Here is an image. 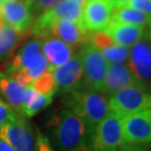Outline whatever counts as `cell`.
Returning <instances> with one entry per match:
<instances>
[{"instance_id":"1","label":"cell","mask_w":151,"mask_h":151,"mask_svg":"<svg viewBox=\"0 0 151 151\" xmlns=\"http://www.w3.org/2000/svg\"><path fill=\"white\" fill-rule=\"evenodd\" d=\"M93 130L69 109H62L50 122L49 139L55 151H75L87 146Z\"/></svg>"},{"instance_id":"2","label":"cell","mask_w":151,"mask_h":151,"mask_svg":"<svg viewBox=\"0 0 151 151\" xmlns=\"http://www.w3.org/2000/svg\"><path fill=\"white\" fill-rule=\"evenodd\" d=\"M65 105V108L78 115L93 131L110 112L106 95L89 89H76L67 93Z\"/></svg>"},{"instance_id":"3","label":"cell","mask_w":151,"mask_h":151,"mask_svg":"<svg viewBox=\"0 0 151 151\" xmlns=\"http://www.w3.org/2000/svg\"><path fill=\"white\" fill-rule=\"evenodd\" d=\"M109 107L122 118L151 108V86L139 83L119 89L110 95Z\"/></svg>"},{"instance_id":"4","label":"cell","mask_w":151,"mask_h":151,"mask_svg":"<svg viewBox=\"0 0 151 151\" xmlns=\"http://www.w3.org/2000/svg\"><path fill=\"white\" fill-rule=\"evenodd\" d=\"M123 118L110 111L93 131L89 148L94 151H119L124 145Z\"/></svg>"},{"instance_id":"5","label":"cell","mask_w":151,"mask_h":151,"mask_svg":"<svg viewBox=\"0 0 151 151\" xmlns=\"http://www.w3.org/2000/svg\"><path fill=\"white\" fill-rule=\"evenodd\" d=\"M83 7L84 6L75 0H62L49 10L41 13L31 27V33L39 38L43 37L48 25L62 18L69 19L86 29L83 24Z\"/></svg>"},{"instance_id":"6","label":"cell","mask_w":151,"mask_h":151,"mask_svg":"<svg viewBox=\"0 0 151 151\" xmlns=\"http://www.w3.org/2000/svg\"><path fill=\"white\" fill-rule=\"evenodd\" d=\"M86 89L101 92L108 62L98 48L88 44L79 53Z\"/></svg>"},{"instance_id":"7","label":"cell","mask_w":151,"mask_h":151,"mask_svg":"<svg viewBox=\"0 0 151 151\" xmlns=\"http://www.w3.org/2000/svg\"><path fill=\"white\" fill-rule=\"evenodd\" d=\"M0 139L16 151H36V136L24 115L19 114L15 121L1 125Z\"/></svg>"},{"instance_id":"8","label":"cell","mask_w":151,"mask_h":151,"mask_svg":"<svg viewBox=\"0 0 151 151\" xmlns=\"http://www.w3.org/2000/svg\"><path fill=\"white\" fill-rule=\"evenodd\" d=\"M125 144H151V108L123 118Z\"/></svg>"},{"instance_id":"9","label":"cell","mask_w":151,"mask_h":151,"mask_svg":"<svg viewBox=\"0 0 151 151\" xmlns=\"http://www.w3.org/2000/svg\"><path fill=\"white\" fill-rule=\"evenodd\" d=\"M52 74L56 83V93L67 94L78 89L83 79V66L80 55H74L63 65L53 69Z\"/></svg>"},{"instance_id":"10","label":"cell","mask_w":151,"mask_h":151,"mask_svg":"<svg viewBox=\"0 0 151 151\" xmlns=\"http://www.w3.org/2000/svg\"><path fill=\"white\" fill-rule=\"evenodd\" d=\"M112 0H87L83 7V24L87 31H101L111 21Z\"/></svg>"},{"instance_id":"11","label":"cell","mask_w":151,"mask_h":151,"mask_svg":"<svg viewBox=\"0 0 151 151\" xmlns=\"http://www.w3.org/2000/svg\"><path fill=\"white\" fill-rule=\"evenodd\" d=\"M0 17L21 32L27 31L32 24V13L25 0H6L0 5Z\"/></svg>"},{"instance_id":"12","label":"cell","mask_w":151,"mask_h":151,"mask_svg":"<svg viewBox=\"0 0 151 151\" xmlns=\"http://www.w3.org/2000/svg\"><path fill=\"white\" fill-rule=\"evenodd\" d=\"M87 32L88 31L75 22L66 18H62L52 22L48 25L43 37H56L73 47L76 45L83 44L89 39Z\"/></svg>"},{"instance_id":"13","label":"cell","mask_w":151,"mask_h":151,"mask_svg":"<svg viewBox=\"0 0 151 151\" xmlns=\"http://www.w3.org/2000/svg\"><path fill=\"white\" fill-rule=\"evenodd\" d=\"M131 48L128 65L134 75L146 84L151 80V45L142 37Z\"/></svg>"},{"instance_id":"14","label":"cell","mask_w":151,"mask_h":151,"mask_svg":"<svg viewBox=\"0 0 151 151\" xmlns=\"http://www.w3.org/2000/svg\"><path fill=\"white\" fill-rule=\"evenodd\" d=\"M139 83L142 82L134 75L129 65L125 63H108L101 93L111 95L121 88Z\"/></svg>"},{"instance_id":"15","label":"cell","mask_w":151,"mask_h":151,"mask_svg":"<svg viewBox=\"0 0 151 151\" xmlns=\"http://www.w3.org/2000/svg\"><path fill=\"white\" fill-rule=\"evenodd\" d=\"M90 41L101 51L108 63H126L129 59L130 48L116 43L104 30L93 32Z\"/></svg>"},{"instance_id":"16","label":"cell","mask_w":151,"mask_h":151,"mask_svg":"<svg viewBox=\"0 0 151 151\" xmlns=\"http://www.w3.org/2000/svg\"><path fill=\"white\" fill-rule=\"evenodd\" d=\"M41 51L48 62V70L52 71L56 67L63 65L73 56V48L63 41L53 36L41 38Z\"/></svg>"},{"instance_id":"17","label":"cell","mask_w":151,"mask_h":151,"mask_svg":"<svg viewBox=\"0 0 151 151\" xmlns=\"http://www.w3.org/2000/svg\"><path fill=\"white\" fill-rule=\"evenodd\" d=\"M104 31L106 32L116 43L131 48L144 36L145 27L110 21Z\"/></svg>"},{"instance_id":"18","label":"cell","mask_w":151,"mask_h":151,"mask_svg":"<svg viewBox=\"0 0 151 151\" xmlns=\"http://www.w3.org/2000/svg\"><path fill=\"white\" fill-rule=\"evenodd\" d=\"M27 86H22L11 76L0 73V94L18 114H22Z\"/></svg>"},{"instance_id":"19","label":"cell","mask_w":151,"mask_h":151,"mask_svg":"<svg viewBox=\"0 0 151 151\" xmlns=\"http://www.w3.org/2000/svg\"><path fill=\"white\" fill-rule=\"evenodd\" d=\"M111 21L127 24L148 27L151 24V17L146 15L145 13L124 5L121 7L114 8L111 15Z\"/></svg>"},{"instance_id":"20","label":"cell","mask_w":151,"mask_h":151,"mask_svg":"<svg viewBox=\"0 0 151 151\" xmlns=\"http://www.w3.org/2000/svg\"><path fill=\"white\" fill-rule=\"evenodd\" d=\"M53 101V96L44 95L36 92L30 86H27L22 114L27 117H32L38 112L49 106Z\"/></svg>"},{"instance_id":"21","label":"cell","mask_w":151,"mask_h":151,"mask_svg":"<svg viewBox=\"0 0 151 151\" xmlns=\"http://www.w3.org/2000/svg\"><path fill=\"white\" fill-rule=\"evenodd\" d=\"M41 45H42V39L39 37L28 41L27 44H24L12 59L11 66L8 70L9 73L24 68L33 59L35 55L41 52Z\"/></svg>"},{"instance_id":"22","label":"cell","mask_w":151,"mask_h":151,"mask_svg":"<svg viewBox=\"0 0 151 151\" xmlns=\"http://www.w3.org/2000/svg\"><path fill=\"white\" fill-rule=\"evenodd\" d=\"M22 38V32L11 25L3 24L0 27V59H4L13 53Z\"/></svg>"},{"instance_id":"23","label":"cell","mask_w":151,"mask_h":151,"mask_svg":"<svg viewBox=\"0 0 151 151\" xmlns=\"http://www.w3.org/2000/svg\"><path fill=\"white\" fill-rule=\"evenodd\" d=\"M30 87L41 94L54 96L56 94V83L52 71L46 70L41 75L33 79L30 83Z\"/></svg>"},{"instance_id":"24","label":"cell","mask_w":151,"mask_h":151,"mask_svg":"<svg viewBox=\"0 0 151 151\" xmlns=\"http://www.w3.org/2000/svg\"><path fill=\"white\" fill-rule=\"evenodd\" d=\"M24 73L28 76V78L31 80L35 79L36 77L42 74L46 70H48V62L47 59L42 53H38L33 57V59L25 65L24 68H22Z\"/></svg>"},{"instance_id":"25","label":"cell","mask_w":151,"mask_h":151,"mask_svg":"<svg viewBox=\"0 0 151 151\" xmlns=\"http://www.w3.org/2000/svg\"><path fill=\"white\" fill-rule=\"evenodd\" d=\"M18 113L7 101L0 98V126L8 122H13L18 118Z\"/></svg>"},{"instance_id":"26","label":"cell","mask_w":151,"mask_h":151,"mask_svg":"<svg viewBox=\"0 0 151 151\" xmlns=\"http://www.w3.org/2000/svg\"><path fill=\"white\" fill-rule=\"evenodd\" d=\"M25 1L29 6L31 13H43L62 0H25Z\"/></svg>"},{"instance_id":"27","label":"cell","mask_w":151,"mask_h":151,"mask_svg":"<svg viewBox=\"0 0 151 151\" xmlns=\"http://www.w3.org/2000/svg\"><path fill=\"white\" fill-rule=\"evenodd\" d=\"M126 5L151 17V0H130Z\"/></svg>"},{"instance_id":"28","label":"cell","mask_w":151,"mask_h":151,"mask_svg":"<svg viewBox=\"0 0 151 151\" xmlns=\"http://www.w3.org/2000/svg\"><path fill=\"white\" fill-rule=\"evenodd\" d=\"M36 151H55L49 139L42 133H36Z\"/></svg>"},{"instance_id":"29","label":"cell","mask_w":151,"mask_h":151,"mask_svg":"<svg viewBox=\"0 0 151 151\" xmlns=\"http://www.w3.org/2000/svg\"><path fill=\"white\" fill-rule=\"evenodd\" d=\"M119 151H149L139 144H124Z\"/></svg>"},{"instance_id":"30","label":"cell","mask_w":151,"mask_h":151,"mask_svg":"<svg viewBox=\"0 0 151 151\" xmlns=\"http://www.w3.org/2000/svg\"><path fill=\"white\" fill-rule=\"evenodd\" d=\"M0 151H16L7 141L0 139Z\"/></svg>"},{"instance_id":"31","label":"cell","mask_w":151,"mask_h":151,"mask_svg":"<svg viewBox=\"0 0 151 151\" xmlns=\"http://www.w3.org/2000/svg\"><path fill=\"white\" fill-rule=\"evenodd\" d=\"M75 151H94V150H92L91 148H89L88 146H83V147H80V148H78Z\"/></svg>"},{"instance_id":"32","label":"cell","mask_w":151,"mask_h":151,"mask_svg":"<svg viewBox=\"0 0 151 151\" xmlns=\"http://www.w3.org/2000/svg\"><path fill=\"white\" fill-rule=\"evenodd\" d=\"M75 1H77V2H78V3H80V4H81V5H83V6H84V5H85V3H86V1H87V0H75Z\"/></svg>"},{"instance_id":"33","label":"cell","mask_w":151,"mask_h":151,"mask_svg":"<svg viewBox=\"0 0 151 151\" xmlns=\"http://www.w3.org/2000/svg\"><path fill=\"white\" fill-rule=\"evenodd\" d=\"M149 28H150V30H149V37H150V42H151V24L148 25Z\"/></svg>"},{"instance_id":"34","label":"cell","mask_w":151,"mask_h":151,"mask_svg":"<svg viewBox=\"0 0 151 151\" xmlns=\"http://www.w3.org/2000/svg\"><path fill=\"white\" fill-rule=\"evenodd\" d=\"M5 1H6V0H0V5H1L2 3H3V2H5Z\"/></svg>"}]
</instances>
